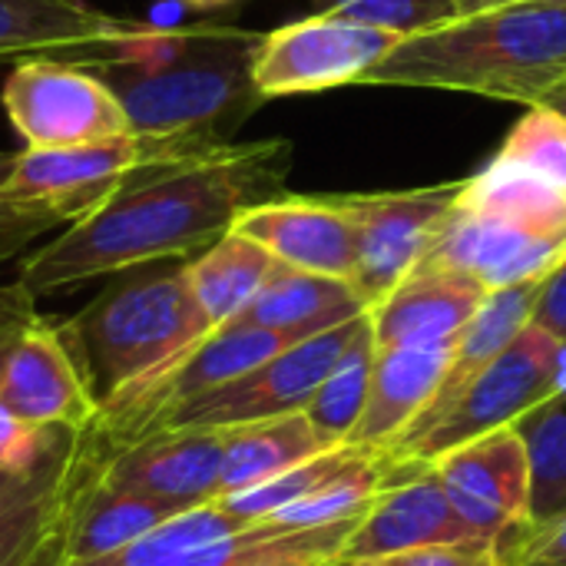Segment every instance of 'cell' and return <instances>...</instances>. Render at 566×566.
Instances as JSON below:
<instances>
[{"instance_id":"1","label":"cell","mask_w":566,"mask_h":566,"mask_svg":"<svg viewBox=\"0 0 566 566\" xmlns=\"http://www.w3.org/2000/svg\"><path fill=\"white\" fill-rule=\"evenodd\" d=\"M289 172V139L232 143L70 222L23 255L17 282L40 298L139 265L186 262L232 232L242 212L282 199Z\"/></svg>"},{"instance_id":"2","label":"cell","mask_w":566,"mask_h":566,"mask_svg":"<svg viewBox=\"0 0 566 566\" xmlns=\"http://www.w3.org/2000/svg\"><path fill=\"white\" fill-rule=\"evenodd\" d=\"M361 83L541 106L566 83V3L521 0L411 33Z\"/></svg>"},{"instance_id":"3","label":"cell","mask_w":566,"mask_h":566,"mask_svg":"<svg viewBox=\"0 0 566 566\" xmlns=\"http://www.w3.org/2000/svg\"><path fill=\"white\" fill-rule=\"evenodd\" d=\"M262 33L235 27L166 30L136 56L93 66L116 93L136 133H212L229 139L262 103L252 60Z\"/></svg>"},{"instance_id":"4","label":"cell","mask_w":566,"mask_h":566,"mask_svg":"<svg viewBox=\"0 0 566 566\" xmlns=\"http://www.w3.org/2000/svg\"><path fill=\"white\" fill-rule=\"evenodd\" d=\"M63 328L99 408L153 381L216 332L189 289L186 262L119 272Z\"/></svg>"},{"instance_id":"5","label":"cell","mask_w":566,"mask_h":566,"mask_svg":"<svg viewBox=\"0 0 566 566\" xmlns=\"http://www.w3.org/2000/svg\"><path fill=\"white\" fill-rule=\"evenodd\" d=\"M566 255V192L541 176L491 163L464 179L424 259L461 269L491 292L547 279Z\"/></svg>"},{"instance_id":"6","label":"cell","mask_w":566,"mask_h":566,"mask_svg":"<svg viewBox=\"0 0 566 566\" xmlns=\"http://www.w3.org/2000/svg\"><path fill=\"white\" fill-rule=\"evenodd\" d=\"M232 139L212 133H123L113 139L13 153V169L3 182V199L40 202L50 199L83 219L116 196L222 153Z\"/></svg>"},{"instance_id":"7","label":"cell","mask_w":566,"mask_h":566,"mask_svg":"<svg viewBox=\"0 0 566 566\" xmlns=\"http://www.w3.org/2000/svg\"><path fill=\"white\" fill-rule=\"evenodd\" d=\"M96 428H17L0 458V566H27L103 468Z\"/></svg>"},{"instance_id":"8","label":"cell","mask_w":566,"mask_h":566,"mask_svg":"<svg viewBox=\"0 0 566 566\" xmlns=\"http://www.w3.org/2000/svg\"><path fill=\"white\" fill-rule=\"evenodd\" d=\"M560 388H566V348L531 322L428 428L385 454L398 464H431L474 438L517 424Z\"/></svg>"},{"instance_id":"9","label":"cell","mask_w":566,"mask_h":566,"mask_svg":"<svg viewBox=\"0 0 566 566\" xmlns=\"http://www.w3.org/2000/svg\"><path fill=\"white\" fill-rule=\"evenodd\" d=\"M401 40L405 33L398 30L322 10L308 20L262 33L252 60V83L262 99L361 83V76L375 63H381Z\"/></svg>"},{"instance_id":"10","label":"cell","mask_w":566,"mask_h":566,"mask_svg":"<svg viewBox=\"0 0 566 566\" xmlns=\"http://www.w3.org/2000/svg\"><path fill=\"white\" fill-rule=\"evenodd\" d=\"M3 109L23 139V149H66L133 133L116 93L96 70L27 60L3 83Z\"/></svg>"},{"instance_id":"11","label":"cell","mask_w":566,"mask_h":566,"mask_svg":"<svg viewBox=\"0 0 566 566\" xmlns=\"http://www.w3.org/2000/svg\"><path fill=\"white\" fill-rule=\"evenodd\" d=\"M365 318H368V312L338 328H328L315 338H305V342L279 352L265 365L252 368L249 375H242L222 388H212V391L172 408L156 424V431L159 428H239V424L305 411L312 395L328 378V371L338 365V358L345 355V348L352 345V338L358 335Z\"/></svg>"},{"instance_id":"12","label":"cell","mask_w":566,"mask_h":566,"mask_svg":"<svg viewBox=\"0 0 566 566\" xmlns=\"http://www.w3.org/2000/svg\"><path fill=\"white\" fill-rule=\"evenodd\" d=\"M166 27L109 13L90 0H0V63L60 60L99 66L153 46Z\"/></svg>"},{"instance_id":"13","label":"cell","mask_w":566,"mask_h":566,"mask_svg":"<svg viewBox=\"0 0 566 566\" xmlns=\"http://www.w3.org/2000/svg\"><path fill=\"white\" fill-rule=\"evenodd\" d=\"M464 182H441L405 192L335 196L358 232L355 292L375 308L434 245Z\"/></svg>"},{"instance_id":"14","label":"cell","mask_w":566,"mask_h":566,"mask_svg":"<svg viewBox=\"0 0 566 566\" xmlns=\"http://www.w3.org/2000/svg\"><path fill=\"white\" fill-rule=\"evenodd\" d=\"M428 468L478 537L514 541L534 524V468L514 424L474 438Z\"/></svg>"},{"instance_id":"15","label":"cell","mask_w":566,"mask_h":566,"mask_svg":"<svg viewBox=\"0 0 566 566\" xmlns=\"http://www.w3.org/2000/svg\"><path fill=\"white\" fill-rule=\"evenodd\" d=\"M0 418L27 428H93L99 401L80 368L63 322L36 315L0 378Z\"/></svg>"},{"instance_id":"16","label":"cell","mask_w":566,"mask_h":566,"mask_svg":"<svg viewBox=\"0 0 566 566\" xmlns=\"http://www.w3.org/2000/svg\"><path fill=\"white\" fill-rule=\"evenodd\" d=\"M222 428H159L126 448L106 451L103 481L143 497L192 511L222 497Z\"/></svg>"},{"instance_id":"17","label":"cell","mask_w":566,"mask_h":566,"mask_svg":"<svg viewBox=\"0 0 566 566\" xmlns=\"http://www.w3.org/2000/svg\"><path fill=\"white\" fill-rule=\"evenodd\" d=\"M292 534L279 524H252L222 501H209L169 517L116 554L66 566H232L279 551Z\"/></svg>"},{"instance_id":"18","label":"cell","mask_w":566,"mask_h":566,"mask_svg":"<svg viewBox=\"0 0 566 566\" xmlns=\"http://www.w3.org/2000/svg\"><path fill=\"white\" fill-rule=\"evenodd\" d=\"M471 537L478 534L458 517L454 504L448 501L444 488L438 484L428 464L391 461V481L358 517L345 544L342 564Z\"/></svg>"},{"instance_id":"19","label":"cell","mask_w":566,"mask_h":566,"mask_svg":"<svg viewBox=\"0 0 566 566\" xmlns=\"http://www.w3.org/2000/svg\"><path fill=\"white\" fill-rule=\"evenodd\" d=\"M235 232L265 245L282 265L355 282L358 232L335 196H282L242 212Z\"/></svg>"},{"instance_id":"20","label":"cell","mask_w":566,"mask_h":566,"mask_svg":"<svg viewBox=\"0 0 566 566\" xmlns=\"http://www.w3.org/2000/svg\"><path fill=\"white\" fill-rule=\"evenodd\" d=\"M491 289L474 275L421 259L368 315L378 348L454 345Z\"/></svg>"},{"instance_id":"21","label":"cell","mask_w":566,"mask_h":566,"mask_svg":"<svg viewBox=\"0 0 566 566\" xmlns=\"http://www.w3.org/2000/svg\"><path fill=\"white\" fill-rule=\"evenodd\" d=\"M451 352L454 345L378 348L375 368H371L368 405L352 434V444L365 451L395 448L434 401L448 375Z\"/></svg>"},{"instance_id":"22","label":"cell","mask_w":566,"mask_h":566,"mask_svg":"<svg viewBox=\"0 0 566 566\" xmlns=\"http://www.w3.org/2000/svg\"><path fill=\"white\" fill-rule=\"evenodd\" d=\"M371 312L365 298L345 279H328L315 272H302L292 265H275L255 302L235 318L242 325H259L272 332H285L298 342L315 338L328 328H338L358 315Z\"/></svg>"},{"instance_id":"23","label":"cell","mask_w":566,"mask_h":566,"mask_svg":"<svg viewBox=\"0 0 566 566\" xmlns=\"http://www.w3.org/2000/svg\"><path fill=\"white\" fill-rule=\"evenodd\" d=\"M541 282L544 279H531V282H517V285H507V289H494L484 305L478 308V315L468 322V328L458 335L454 342V352H451V365H448V375L434 395V401L428 405V411L415 421V428L405 434H418L421 428H428L468 385L474 375H481L527 325H531V315H534V302H537V292H541ZM401 438V441H405ZM391 451V448H388Z\"/></svg>"},{"instance_id":"24","label":"cell","mask_w":566,"mask_h":566,"mask_svg":"<svg viewBox=\"0 0 566 566\" xmlns=\"http://www.w3.org/2000/svg\"><path fill=\"white\" fill-rule=\"evenodd\" d=\"M176 514L182 511H176L172 504L106 484L99 468L73 504L70 534H66V564H83L116 554L136 544L139 537L153 534L159 524H166Z\"/></svg>"},{"instance_id":"25","label":"cell","mask_w":566,"mask_h":566,"mask_svg":"<svg viewBox=\"0 0 566 566\" xmlns=\"http://www.w3.org/2000/svg\"><path fill=\"white\" fill-rule=\"evenodd\" d=\"M279 259L242 232H226L206 252L186 259L189 289L212 328L232 325L262 292Z\"/></svg>"},{"instance_id":"26","label":"cell","mask_w":566,"mask_h":566,"mask_svg":"<svg viewBox=\"0 0 566 566\" xmlns=\"http://www.w3.org/2000/svg\"><path fill=\"white\" fill-rule=\"evenodd\" d=\"M226 431V454H222V497L265 484L289 468L328 451L318 438L305 411L265 418Z\"/></svg>"},{"instance_id":"27","label":"cell","mask_w":566,"mask_h":566,"mask_svg":"<svg viewBox=\"0 0 566 566\" xmlns=\"http://www.w3.org/2000/svg\"><path fill=\"white\" fill-rule=\"evenodd\" d=\"M375 332H371V315L361 322L358 335L338 358V365L328 371V378L318 385L312 395L305 418L318 431V438L328 448L352 444V434L365 415L368 405V388H371V368H375Z\"/></svg>"},{"instance_id":"28","label":"cell","mask_w":566,"mask_h":566,"mask_svg":"<svg viewBox=\"0 0 566 566\" xmlns=\"http://www.w3.org/2000/svg\"><path fill=\"white\" fill-rule=\"evenodd\" d=\"M534 468V521L566 511V388L514 424Z\"/></svg>"},{"instance_id":"29","label":"cell","mask_w":566,"mask_h":566,"mask_svg":"<svg viewBox=\"0 0 566 566\" xmlns=\"http://www.w3.org/2000/svg\"><path fill=\"white\" fill-rule=\"evenodd\" d=\"M358 454L355 444H342V448H328L295 468H289L285 474L265 481V484H255L249 491H239V494H229V497H219L232 514L252 521V524H269L275 514H282L285 507L305 501L308 494H315L322 484H328L352 458Z\"/></svg>"},{"instance_id":"30","label":"cell","mask_w":566,"mask_h":566,"mask_svg":"<svg viewBox=\"0 0 566 566\" xmlns=\"http://www.w3.org/2000/svg\"><path fill=\"white\" fill-rule=\"evenodd\" d=\"M494 159L527 169L566 192V116L554 106H531Z\"/></svg>"},{"instance_id":"31","label":"cell","mask_w":566,"mask_h":566,"mask_svg":"<svg viewBox=\"0 0 566 566\" xmlns=\"http://www.w3.org/2000/svg\"><path fill=\"white\" fill-rule=\"evenodd\" d=\"M10 169H13V153H0V189L10 176ZM70 222H76L73 212L50 199L13 202V199H3V192H0V265L23 255L33 245V239L50 235L53 229H63Z\"/></svg>"},{"instance_id":"32","label":"cell","mask_w":566,"mask_h":566,"mask_svg":"<svg viewBox=\"0 0 566 566\" xmlns=\"http://www.w3.org/2000/svg\"><path fill=\"white\" fill-rule=\"evenodd\" d=\"M325 13H338L411 36L461 17V0H338Z\"/></svg>"},{"instance_id":"33","label":"cell","mask_w":566,"mask_h":566,"mask_svg":"<svg viewBox=\"0 0 566 566\" xmlns=\"http://www.w3.org/2000/svg\"><path fill=\"white\" fill-rule=\"evenodd\" d=\"M342 566H511V541L471 537V541L431 544V547H415V551Z\"/></svg>"},{"instance_id":"34","label":"cell","mask_w":566,"mask_h":566,"mask_svg":"<svg viewBox=\"0 0 566 566\" xmlns=\"http://www.w3.org/2000/svg\"><path fill=\"white\" fill-rule=\"evenodd\" d=\"M358 521H345V524H332V527H308V531H295L289 544H282L272 554L242 560L232 566H335L342 564L345 544L352 537Z\"/></svg>"},{"instance_id":"35","label":"cell","mask_w":566,"mask_h":566,"mask_svg":"<svg viewBox=\"0 0 566 566\" xmlns=\"http://www.w3.org/2000/svg\"><path fill=\"white\" fill-rule=\"evenodd\" d=\"M36 298L20 285H0V378H3V368L17 348V342L23 338V332L33 325L36 318Z\"/></svg>"},{"instance_id":"36","label":"cell","mask_w":566,"mask_h":566,"mask_svg":"<svg viewBox=\"0 0 566 566\" xmlns=\"http://www.w3.org/2000/svg\"><path fill=\"white\" fill-rule=\"evenodd\" d=\"M531 322L541 325L544 332H551L566 348V255L560 259V265L541 282Z\"/></svg>"},{"instance_id":"37","label":"cell","mask_w":566,"mask_h":566,"mask_svg":"<svg viewBox=\"0 0 566 566\" xmlns=\"http://www.w3.org/2000/svg\"><path fill=\"white\" fill-rule=\"evenodd\" d=\"M73 514V511H70ZM70 514L56 524V531L40 544V551L27 560V566H66V534H70Z\"/></svg>"},{"instance_id":"38","label":"cell","mask_w":566,"mask_h":566,"mask_svg":"<svg viewBox=\"0 0 566 566\" xmlns=\"http://www.w3.org/2000/svg\"><path fill=\"white\" fill-rule=\"evenodd\" d=\"M507 3H521V0H461V17L464 13H481L491 7H507Z\"/></svg>"},{"instance_id":"39","label":"cell","mask_w":566,"mask_h":566,"mask_svg":"<svg viewBox=\"0 0 566 566\" xmlns=\"http://www.w3.org/2000/svg\"><path fill=\"white\" fill-rule=\"evenodd\" d=\"M541 106H554L557 113H564L566 116V83H560V86H557V90H554V93H551V96H547Z\"/></svg>"},{"instance_id":"40","label":"cell","mask_w":566,"mask_h":566,"mask_svg":"<svg viewBox=\"0 0 566 566\" xmlns=\"http://www.w3.org/2000/svg\"><path fill=\"white\" fill-rule=\"evenodd\" d=\"M13 431H17V424H10V421H3V418H0V458H3V451H7V444H10V438H13Z\"/></svg>"},{"instance_id":"41","label":"cell","mask_w":566,"mask_h":566,"mask_svg":"<svg viewBox=\"0 0 566 566\" xmlns=\"http://www.w3.org/2000/svg\"><path fill=\"white\" fill-rule=\"evenodd\" d=\"M189 3H196V7H209V3H226V0H189Z\"/></svg>"},{"instance_id":"42","label":"cell","mask_w":566,"mask_h":566,"mask_svg":"<svg viewBox=\"0 0 566 566\" xmlns=\"http://www.w3.org/2000/svg\"><path fill=\"white\" fill-rule=\"evenodd\" d=\"M551 3H566V0H551Z\"/></svg>"},{"instance_id":"43","label":"cell","mask_w":566,"mask_h":566,"mask_svg":"<svg viewBox=\"0 0 566 566\" xmlns=\"http://www.w3.org/2000/svg\"><path fill=\"white\" fill-rule=\"evenodd\" d=\"M335 566H342V564H335Z\"/></svg>"}]
</instances>
